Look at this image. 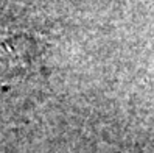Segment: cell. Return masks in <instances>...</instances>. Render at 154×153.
<instances>
[{"mask_svg":"<svg viewBox=\"0 0 154 153\" xmlns=\"http://www.w3.org/2000/svg\"><path fill=\"white\" fill-rule=\"evenodd\" d=\"M30 67L28 44L25 39L0 38V80L17 77Z\"/></svg>","mask_w":154,"mask_h":153,"instance_id":"1","label":"cell"}]
</instances>
